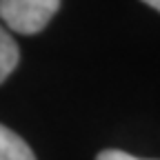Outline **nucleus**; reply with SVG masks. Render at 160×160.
I'll return each mask as SVG.
<instances>
[{
	"instance_id": "f257e3e1",
	"label": "nucleus",
	"mask_w": 160,
	"mask_h": 160,
	"mask_svg": "<svg viewBox=\"0 0 160 160\" xmlns=\"http://www.w3.org/2000/svg\"><path fill=\"white\" fill-rule=\"evenodd\" d=\"M60 0H0V20L18 33H38L56 16Z\"/></svg>"
},
{
	"instance_id": "f03ea898",
	"label": "nucleus",
	"mask_w": 160,
	"mask_h": 160,
	"mask_svg": "<svg viewBox=\"0 0 160 160\" xmlns=\"http://www.w3.org/2000/svg\"><path fill=\"white\" fill-rule=\"evenodd\" d=\"M0 160H36V156L16 131L0 125Z\"/></svg>"
},
{
	"instance_id": "7ed1b4c3",
	"label": "nucleus",
	"mask_w": 160,
	"mask_h": 160,
	"mask_svg": "<svg viewBox=\"0 0 160 160\" xmlns=\"http://www.w3.org/2000/svg\"><path fill=\"white\" fill-rule=\"evenodd\" d=\"M20 60V51L16 40L11 38V33L0 25V82H5L9 78V73L16 69Z\"/></svg>"
},
{
	"instance_id": "20e7f679",
	"label": "nucleus",
	"mask_w": 160,
	"mask_h": 160,
	"mask_svg": "<svg viewBox=\"0 0 160 160\" xmlns=\"http://www.w3.org/2000/svg\"><path fill=\"white\" fill-rule=\"evenodd\" d=\"M96 160H145V158H136L127 151H120V149H105L100 151Z\"/></svg>"
},
{
	"instance_id": "39448f33",
	"label": "nucleus",
	"mask_w": 160,
	"mask_h": 160,
	"mask_svg": "<svg viewBox=\"0 0 160 160\" xmlns=\"http://www.w3.org/2000/svg\"><path fill=\"white\" fill-rule=\"evenodd\" d=\"M145 5H149V7H153L156 11H160V0H142Z\"/></svg>"
}]
</instances>
